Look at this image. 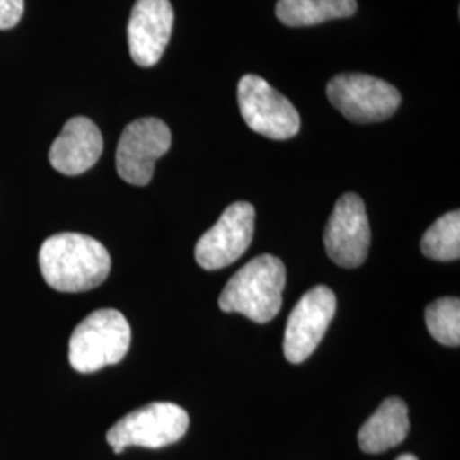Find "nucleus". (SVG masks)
Instances as JSON below:
<instances>
[{
	"instance_id": "nucleus-11",
	"label": "nucleus",
	"mask_w": 460,
	"mask_h": 460,
	"mask_svg": "<svg viewBox=\"0 0 460 460\" xmlns=\"http://www.w3.org/2000/svg\"><path fill=\"white\" fill-rule=\"evenodd\" d=\"M174 11L169 0H137L128 21V47L133 62L154 66L164 55L172 33Z\"/></svg>"
},
{
	"instance_id": "nucleus-10",
	"label": "nucleus",
	"mask_w": 460,
	"mask_h": 460,
	"mask_svg": "<svg viewBox=\"0 0 460 460\" xmlns=\"http://www.w3.org/2000/svg\"><path fill=\"white\" fill-rule=\"evenodd\" d=\"M336 313V296L324 287H314L296 302L288 317L283 351L290 363L305 362L323 341Z\"/></svg>"
},
{
	"instance_id": "nucleus-7",
	"label": "nucleus",
	"mask_w": 460,
	"mask_h": 460,
	"mask_svg": "<svg viewBox=\"0 0 460 460\" xmlns=\"http://www.w3.org/2000/svg\"><path fill=\"white\" fill-rule=\"evenodd\" d=\"M171 147V130L157 118L132 121L116 148V169L123 181L146 186L154 176L155 163Z\"/></svg>"
},
{
	"instance_id": "nucleus-15",
	"label": "nucleus",
	"mask_w": 460,
	"mask_h": 460,
	"mask_svg": "<svg viewBox=\"0 0 460 460\" xmlns=\"http://www.w3.org/2000/svg\"><path fill=\"white\" fill-rule=\"evenodd\" d=\"M421 252L435 261H457L460 258V212L440 217L421 239Z\"/></svg>"
},
{
	"instance_id": "nucleus-12",
	"label": "nucleus",
	"mask_w": 460,
	"mask_h": 460,
	"mask_svg": "<svg viewBox=\"0 0 460 460\" xmlns=\"http://www.w3.org/2000/svg\"><path fill=\"white\" fill-rule=\"evenodd\" d=\"M102 135L84 116L68 119L49 148V164L66 176H79L96 164L102 154Z\"/></svg>"
},
{
	"instance_id": "nucleus-14",
	"label": "nucleus",
	"mask_w": 460,
	"mask_h": 460,
	"mask_svg": "<svg viewBox=\"0 0 460 460\" xmlns=\"http://www.w3.org/2000/svg\"><path fill=\"white\" fill-rule=\"evenodd\" d=\"M357 0H279L277 17L292 28L315 26L355 14Z\"/></svg>"
},
{
	"instance_id": "nucleus-9",
	"label": "nucleus",
	"mask_w": 460,
	"mask_h": 460,
	"mask_svg": "<svg viewBox=\"0 0 460 460\" xmlns=\"http://www.w3.org/2000/svg\"><path fill=\"white\" fill-rule=\"evenodd\" d=\"M370 224L362 198L346 193L338 199L324 230V246L331 261L341 268H358L370 249Z\"/></svg>"
},
{
	"instance_id": "nucleus-17",
	"label": "nucleus",
	"mask_w": 460,
	"mask_h": 460,
	"mask_svg": "<svg viewBox=\"0 0 460 460\" xmlns=\"http://www.w3.org/2000/svg\"><path fill=\"white\" fill-rule=\"evenodd\" d=\"M24 13V0H0V30L17 26Z\"/></svg>"
},
{
	"instance_id": "nucleus-6",
	"label": "nucleus",
	"mask_w": 460,
	"mask_h": 460,
	"mask_svg": "<svg viewBox=\"0 0 460 460\" xmlns=\"http://www.w3.org/2000/svg\"><path fill=\"white\" fill-rule=\"evenodd\" d=\"M241 115L252 132L271 140H288L300 130L296 106L258 75H244L237 85Z\"/></svg>"
},
{
	"instance_id": "nucleus-5",
	"label": "nucleus",
	"mask_w": 460,
	"mask_h": 460,
	"mask_svg": "<svg viewBox=\"0 0 460 460\" xmlns=\"http://www.w3.org/2000/svg\"><path fill=\"white\" fill-rule=\"evenodd\" d=\"M331 104L355 123H377L394 115L401 94L393 84L365 74H341L328 84Z\"/></svg>"
},
{
	"instance_id": "nucleus-13",
	"label": "nucleus",
	"mask_w": 460,
	"mask_h": 460,
	"mask_svg": "<svg viewBox=\"0 0 460 460\" xmlns=\"http://www.w3.org/2000/svg\"><path fill=\"white\" fill-rule=\"evenodd\" d=\"M410 433L408 406L399 397L385 399L358 431V444L367 454H380L404 442Z\"/></svg>"
},
{
	"instance_id": "nucleus-18",
	"label": "nucleus",
	"mask_w": 460,
	"mask_h": 460,
	"mask_svg": "<svg viewBox=\"0 0 460 460\" xmlns=\"http://www.w3.org/2000/svg\"><path fill=\"white\" fill-rule=\"evenodd\" d=\"M395 460H418L412 454H404V456H399Z\"/></svg>"
},
{
	"instance_id": "nucleus-16",
	"label": "nucleus",
	"mask_w": 460,
	"mask_h": 460,
	"mask_svg": "<svg viewBox=\"0 0 460 460\" xmlns=\"http://www.w3.org/2000/svg\"><path fill=\"white\" fill-rule=\"evenodd\" d=\"M429 334L445 346L460 345V300L457 296H444L431 302L425 311Z\"/></svg>"
},
{
	"instance_id": "nucleus-8",
	"label": "nucleus",
	"mask_w": 460,
	"mask_h": 460,
	"mask_svg": "<svg viewBox=\"0 0 460 460\" xmlns=\"http://www.w3.org/2000/svg\"><path fill=\"white\" fill-rule=\"evenodd\" d=\"M254 207L246 201L232 203L220 215L212 229L207 230L195 247V258L203 270L215 271L237 261L254 234Z\"/></svg>"
},
{
	"instance_id": "nucleus-3",
	"label": "nucleus",
	"mask_w": 460,
	"mask_h": 460,
	"mask_svg": "<svg viewBox=\"0 0 460 460\" xmlns=\"http://www.w3.org/2000/svg\"><path fill=\"white\" fill-rule=\"evenodd\" d=\"M132 341L127 317L115 309L89 314L68 341V362L81 374H93L121 362Z\"/></svg>"
},
{
	"instance_id": "nucleus-4",
	"label": "nucleus",
	"mask_w": 460,
	"mask_h": 460,
	"mask_svg": "<svg viewBox=\"0 0 460 460\" xmlns=\"http://www.w3.org/2000/svg\"><path fill=\"white\" fill-rule=\"evenodd\" d=\"M190 427V416L174 402H152L128 412L110 428L106 438L115 454L128 447L163 448L180 442Z\"/></svg>"
},
{
	"instance_id": "nucleus-2",
	"label": "nucleus",
	"mask_w": 460,
	"mask_h": 460,
	"mask_svg": "<svg viewBox=\"0 0 460 460\" xmlns=\"http://www.w3.org/2000/svg\"><path fill=\"white\" fill-rule=\"evenodd\" d=\"M287 268L281 260L263 254L244 264L227 281L218 298L224 313L246 315L254 323H270L281 309Z\"/></svg>"
},
{
	"instance_id": "nucleus-1",
	"label": "nucleus",
	"mask_w": 460,
	"mask_h": 460,
	"mask_svg": "<svg viewBox=\"0 0 460 460\" xmlns=\"http://www.w3.org/2000/svg\"><path fill=\"white\" fill-rule=\"evenodd\" d=\"M40 270L53 290L77 294L104 283L111 270V258L94 237L62 232L40 247Z\"/></svg>"
}]
</instances>
